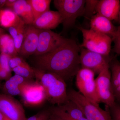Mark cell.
I'll return each instance as SVG.
<instances>
[{"instance_id": "cell-1", "label": "cell", "mask_w": 120, "mask_h": 120, "mask_svg": "<svg viewBox=\"0 0 120 120\" xmlns=\"http://www.w3.org/2000/svg\"><path fill=\"white\" fill-rule=\"evenodd\" d=\"M80 47L76 41L66 38L52 52L35 56V68L58 75L65 82L75 76L81 68Z\"/></svg>"}, {"instance_id": "cell-2", "label": "cell", "mask_w": 120, "mask_h": 120, "mask_svg": "<svg viewBox=\"0 0 120 120\" xmlns=\"http://www.w3.org/2000/svg\"><path fill=\"white\" fill-rule=\"evenodd\" d=\"M36 81L43 86L46 99L50 103L59 106L68 99L66 82L54 73L32 68Z\"/></svg>"}, {"instance_id": "cell-3", "label": "cell", "mask_w": 120, "mask_h": 120, "mask_svg": "<svg viewBox=\"0 0 120 120\" xmlns=\"http://www.w3.org/2000/svg\"><path fill=\"white\" fill-rule=\"evenodd\" d=\"M68 98L76 103L88 120H112L109 109L104 110L84 97L79 91L73 89L67 91Z\"/></svg>"}, {"instance_id": "cell-4", "label": "cell", "mask_w": 120, "mask_h": 120, "mask_svg": "<svg viewBox=\"0 0 120 120\" xmlns=\"http://www.w3.org/2000/svg\"><path fill=\"white\" fill-rule=\"evenodd\" d=\"M53 3L60 15L64 30L73 27L77 17L83 16L85 0H54Z\"/></svg>"}, {"instance_id": "cell-5", "label": "cell", "mask_w": 120, "mask_h": 120, "mask_svg": "<svg viewBox=\"0 0 120 120\" xmlns=\"http://www.w3.org/2000/svg\"><path fill=\"white\" fill-rule=\"evenodd\" d=\"M79 28L83 36V42L80 47L103 56H109L113 41L111 37L90 29L82 27Z\"/></svg>"}, {"instance_id": "cell-6", "label": "cell", "mask_w": 120, "mask_h": 120, "mask_svg": "<svg viewBox=\"0 0 120 120\" xmlns=\"http://www.w3.org/2000/svg\"><path fill=\"white\" fill-rule=\"evenodd\" d=\"M95 73L88 69L81 68L76 75V84L79 92L95 104L101 103L97 92Z\"/></svg>"}, {"instance_id": "cell-7", "label": "cell", "mask_w": 120, "mask_h": 120, "mask_svg": "<svg viewBox=\"0 0 120 120\" xmlns=\"http://www.w3.org/2000/svg\"><path fill=\"white\" fill-rule=\"evenodd\" d=\"M109 69V64L106 65L95 79L97 94L99 101L109 107L116 103L112 90Z\"/></svg>"}, {"instance_id": "cell-8", "label": "cell", "mask_w": 120, "mask_h": 120, "mask_svg": "<svg viewBox=\"0 0 120 120\" xmlns=\"http://www.w3.org/2000/svg\"><path fill=\"white\" fill-rule=\"evenodd\" d=\"M28 80L20 87V96L24 104L35 106L42 104L46 99L45 89L41 84L36 81Z\"/></svg>"}, {"instance_id": "cell-9", "label": "cell", "mask_w": 120, "mask_h": 120, "mask_svg": "<svg viewBox=\"0 0 120 120\" xmlns=\"http://www.w3.org/2000/svg\"><path fill=\"white\" fill-rule=\"evenodd\" d=\"M111 59L109 56H103L80 47V61L81 68L91 70L95 74L98 75L106 65L109 64Z\"/></svg>"}, {"instance_id": "cell-10", "label": "cell", "mask_w": 120, "mask_h": 120, "mask_svg": "<svg viewBox=\"0 0 120 120\" xmlns=\"http://www.w3.org/2000/svg\"><path fill=\"white\" fill-rule=\"evenodd\" d=\"M66 39L51 30H39L38 45L34 55L41 56L52 52L60 46Z\"/></svg>"}, {"instance_id": "cell-11", "label": "cell", "mask_w": 120, "mask_h": 120, "mask_svg": "<svg viewBox=\"0 0 120 120\" xmlns=\"http://www.w3.org/2000/svg\"><path fill=\"white\" fill-rule=\"evenodd\" d=\"M0 111L11 120H26L22 106L12 96L0 94Z\"/></svg>"}, {"instance_id": "cell-12", "label": "cell", "mask_w": 120, "mask_h": 120, "mask_svg": "<svg viewBox=\"0 0 120 120\" xmlns=\"http://www.w3.org/2000/svg\"><path fill=\"white\" fill-rule=\"evenodd\" d=\"M39 30L32 25H26L25 35L19 54L24 57L34 54L38 43Z\"/></svg>"}, {"instance_id": "cell-13", "label": "cell", "mask_w": 120, "mask_h": 120, "mask_svg": "<svg viewBox=\"0 0 120 120\" xmlns=\"http://www.w3.org/2000/svg\"><path fill=\"white\" fill-rule=\"evenodd\" d=\"M49 111L56 116H64L73 120H79L85 117L78 105L69 99L62 105L52 107Z\"/></svg>"}, {"instance_id": "cell-14", "label": "cell", "mask_w": 120, "mask_h": 120, "mask_svg": "<svg viewBox=\"0 0 120 120\" xmlns=\"http://www.w3.org/2000/svg\"><path fill=\"white\" fill-rule=\"evenodd\" d=\"M62 23V19L58 11L49 10L34 20L32 25L41 30H51Z\"/></svg>"}, {"instance_id": "cell-15", "label": "cell", "mask_w": 120, "mask_h": 120, "mask_svg": "<svg viewBox=\"0 0 120 120\" xmlns=\"http://www.w3.org/2000/svg\"><path fill=\"white\" fill-rule=\"evenodd\" d=\"M90 29L98 33L108 35L112 39L117 30V28L112 23L111 21L98 13L94 15L91 19Z\"/></svg>"}, {"instance_id": "cell-16", "label": "cell", "mask_w": 120, "mask_h": 120, "mask_svg": "<svg viewBox=\"0 0 120 120\" xmlns=\"http://www.w3.org/2000/svg\"><path fill=\"white\" fill-rule=\"evenodd\" d=\"M120 9L119 0H100L95 9V12L106 17L110 21H118Z\"/></svg>"}, {"instance_id": "cell-17", "label": "cell", "mask_w": 120, "mask_h": 120, "mask_svg": "<svg viewBox=\"0 0 120 120\" xmlns=\"http://www.w3.org/2000/svg\"><path fill=\"white\" fill-rule=\"evenodd\" d=\"M109 65L114 97L116 103L120 105V62L114 58H112Z\"/></svg>"}, {"instance_id": "cell-18", "label": "cell", "mask_w": 120, "mask_h": 120, "mask_svg": "<svg viewBox=\"0 0 120 120\" xmlns=\"http://www.w3.org/2000/svg\"><path fill=\"white\" fill-rule=\"evenodd\" d=\"M12 10L25 23L26 25H31L34 19L32 8L26 0H16Z\"/></svg>"}, {"instance_id": "cell-19", "label": "cell", "mask_w": 120, "mask_h": 120, "mask_svg": "<svg viewBox=\"0 0 120 120\" xmlns=\"http://www.w3.org/2000/svg\"><path fill=\"white\" fill-rule=\"evenodd\" d=\"M29 80L26 79L18 75H15L6 80L3 87L5 94L11 96L20 95V87Z\"/></svg>"}, {"instance_id": "cell-20", "label": "cell", "mask_w": 120, "mask_h": 120, "mask_svg": "<svg viewBox=\"0 0 120 120\" xmlns=\"http://www.w3.org/2000/svg\"><path fill=\"white\" fill-rule=\"evenodd\" d=\"M26 26V24L21 18L17 24L8 28L9 32L13 38L16 50L18 54H19L24 38Z\"/></svg>"}, {"instance_id": "cell-21", "label": "cell", "mask_w": 120, "mask_h": 120, "mask_svg": "<svg viewBox=\"0 0 120 120\" xmlns=\"http://www.w3.org/2000/svg\"><path fill=\"white\" fill-rule=\"evenodd\" d=\"M21 18L12 10L8 8L0 9V26L9 28L19 23Z\"/></svg>"}, {"instance_id": "cell-22", "label": "cell", "mask_w": 120, "mask_h": 120, "mask_svg": "<svg viewBox=\"0 0 120 120\" xmlns=\"http://www.w3.org/2000/svg\"><path fill=\"white\" fill-rule=\"evenodd\" d=\"M0 53L7 54L11 57L17 56V53L13 38L10 35L4 34L0 35Z\"/></svg>"}, {"instance_id": "cell-23", "label": "cell", "mask_w": 120, "mask_h": 120, "mask_svg": "<svg viewBox=\"0 0 120 120\" xmlns=\"http://www.w3.org/2000/svg\"><path fill=\"white\" fill-rule=\"evenodd\" d=\"M27 1L31 7L35 20L46 12L49 11L52 0H27Z\"/></svg>"}, {"instance_id": "cell-24", "label": "cell", "mask_w": 120, "mask_h": 120, "mask_svg": "<svg viewBox=\"0 0 120 120\" xmlns=\"http://www.w3.org/2000/svg\"><path fill=\"white\" fill-rule=\"evenodd\" d=\"M12 71L15 72V75H18L29 80H31L35 77L33 68L27 63L13 68Z\"/></svg>"}, {"instance_id": "cell-25", "label": "cell", "mask_w": 120, "mask_h": 120, "mask_svg": "<svg viewBox=\"0 0 120 120\" xmlns=\"http://www.w3.org/2000/svg\"><path fill=\"white\" fill-rule=\"evenodd\" d=\"M98 0H86L83 16L87 19H91L94 15L95 9Z\"/></svg>"}, {"instance_id": "cell-26", "label": "cell", "mask_w": 120, "mask_h": 120, "mask_svg": "<svg viewBox=\"0 0 120 120\" xmlns=\"http://www.w3.org/2000/svg\"><path fill=\"white\" fill-rule=\"evenodd\" d=\"M107 107L112 120H120V105L116 102L111 107Z\"/></svg>"}, {"instance_id": "cell-27", "label": "cell", "mask_w": 120, "mask_h": 120, "mask_svg": "<svg viewBox=\"0 0 120 120\" xmlns=\"http://www.w3.org/2000/svg\"><path fill=\"white\" fill-rule=\"evenodd\" d=\"M11 57L7 54L0 53V67L10 72L12 71L9 65V61Z\"/></svg>"}, {"instance_id": "cell-28", "label": "cell", "mask_w": 120, "mask_h": 120, "mask_svg": "<svg viewBox=\"0 0 120 120\" xmlns=\"http://www.w3.org/2000/svg\"><path fill=\"white\" fill-rule=\"evenodd\" d=\"M26 62L23 58L19 56L11 57L9 61V65L12 71V69L18 66L25 64Z\"/></svg>"}, {"instance_id": "cell-29", "label": "cell", "mask_w": 120, "mask_h": 120, "mask_svg": "<svg viewBox=\"0 0 120 120\" xmlns=\"http://www.w3.org/2000/svg\"><path fill=\"white\" fill-rule=\"evenodd\" d=\"M112 40L114 42L113 52L117 54L120 55V31H117Z\"/></svg>"}, {"instance_id": "cell-30", "label": "cell", "mask_w": 120, "mask_h": 120, "mask_svg": "<svg viewBox=\"0 0 120 120\" xmlns=\"http://www.w3.org/2000/svg\"><path fill=\"white\" fill-rule=\"evenodd\" d=\"M49 112V110L42 111L39 112L34 116L27 118L26 120H42Z\"/></svg>"}, {"instance_id": "cell-31", "label": "cell", "mask_w": 120, "mask_h": 120, "mask_svg": "<svg viewBox=\"0 0 120 120\" xmlns=\"http://www.w3.org/2000/svg\"><path fill=\"white\" fill-rule=\"evenodd\" d=\"M12 76L11 72L0 67V80H8Z\"/></svg>"}, {"instance_id": "cell-32", "label": "cell", "mask_w": 120, "mask_h": 120, "mask_svg": "<svg viewBox=\"0 0 120 120\" xmlns=\"http://www.w3.org/2000/svg\"><path fill=\"white\" fill-rule=\"evenodd\" d=\"M16 0H7L5 6L8 8H7L12 9Z\"/></svg>"}, {"instance_id": "cell-33", "label": "cell", "mask_w": 120, "mask_h": 120, "mask_svg": "<svg viewBox=\"0 0 120 120\" xmlns=\"http://www.w3.org/2000/svg\"><path fill=\"white\" fill-rule=\"evenodd\" d=\"M50 112V115L49 117V120H63L58 116Z\"/></svg>"}, {"instance_id": "cell-34", "label": "cell", "mask_w": 120, "mask_h": 120, "mask_svg": "<svg viewBox=\"0 0 120 120\" xmlns=\"http://www.w3.org/2000/svg\"><path fill=\"white\" fill-rule=\"evenodd\" d=\"M58 116V117L61 118L62 120H71V119H69V118H67V117H65L64 116ZM88 120L87 119H86V117H83V118H81V119H80L79 120Z\"/></svg>"}, {"instance_id": "cell-35", "label": "cell", "mask_w": 120, "mask_h": 120, "mask_svg": "<svg viewBox=\"0 0 120 120\" xmlns=\"http://www.w3.org/2000/svg\"><path fill=\"white\" fill-rule=\"evenodd\" d=\"M7 0H0V9L5 6Z\"/></svg>"}, {"instance_id": "cell-36", "label": "cell", "mask_w": 120, "mask_h": 120, "mask_svg": "<svg viewBox=\"0 0 120 120\" xmlns=\"http://www.w3.org/2000/svg\"><path fill=\"white\" fill-rule=\"evenodd\" d=\"M50 112L49 111V113L47 115L45 116V117L42 120H49V117L50 115Z\"/></svg>"}, {"instance_id": "cell-37", "label": "cell", "mask_w": 120, "mask_h": 120, "mask_svg": "<svg viewBox=\"0 0 120 120\" xmlns=\"http://www.w3.org/2000/svg\"><path fill=\"white\" fill-rule=\"evenodd\" d=\"M118 20H119V22H120V12H119V17H118ZM117 31H120V26L118 27V28H117Z\"/></svg>"}, {"instance_id": "cell-38", "label": "cell", "mask_w": 120, "mask_h": 120, "mask_svg": "<svg viewBox=\"0 0 120 120\" xmlns=\"http://www.w3.org/2000/svg\"><path fill=\"white\" fill-rule=\"evenodd\" d=\"M4 33V30L2 28L0 27V35Z\"/></svg>"}, {"instance_id": "cell-39", "label": "cell", "mask_w": 120, "mask_h": 120, "mask_svg": "<svg viewBox=\"0 0 120 120\" xmlns=\"http://www.w3.org/2000/svg\"><path fill=\"white\" fill-rule=\"evenodd\" d=\"M4 118V115L0 111V120H3Z\"/></svg>"}, {"instance_id": "cell-40", "label": "cell", "mask_w": 120, "mask_h": 120, "mask_svg": "<svg viewBox=\"0 0 120 120\" xmlns=\"http://www.w3.org/2000/svg\"><path fill=\"white\" fill-rule=\"evenodd\" d=\"M3 120H10V119L8 118V117H7L5 116H4V118H3Z\"/></svg>"}]
</instances>
